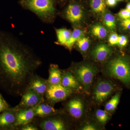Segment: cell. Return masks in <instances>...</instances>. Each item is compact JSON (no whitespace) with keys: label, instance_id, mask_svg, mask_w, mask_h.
Listing matches in <instances>:
<instances>
[{"label":"cell","instance_id":"30","mask_svg":"<svg viewBox=\"0 0 130 130\" xmlns=\"http://www.w3.org/2000/svg\"><path fill=\"white\" fill-rule=\"evenodd\" d=\"M118 15L120 19L124 20L130 18V12L125 9H123L119 12Z\"/></svg>","mask_w":130,"mask_h":130},{"label":"cell","instance_id":"6","mask_svg":"<svg viewBox=\"0 0 130 130\" xmlns=\"http://www.w3.org/2000/svg\"><path fill=\"white\" fill-rule=\"evenodd\" d=\"M75 93L73 91L66 88L61 84H50L48 83L44 100L54 106L57 103L66 101Z\"/></svg>","mask_w":130,"mask_h":130},{"label":"cell","instance_id":"31","mask_svg":"<svg viewBox=\"0 0 130 130\" xmlns=\"http://www.w3.org/2000/svg\"><path fill=\"white\" fill-rule=\"evenodd\" d=\"M128 43V39L125 36H119L118 45L121 47L125 46Z\"/></svg>","mask_w":130,"mask_h":130},{"label":"cell","instance_id":"3","mask_svg":"<svg viewBox=\"0 0 130 130\" xmlns=\"http://www.w3.org/2000/svg\"><path fill=\"white\" fill-rule=\"evenodd\" d=\"M106 74L118 79L128 88H130V58L120 56L113 58L108 63Z\"/></svg>","mask_w":130,"mask_h":130},{"label":"cell","instance_id":"26","mask_svg":"<svg viewBox=\"0 0 130 130\" xmlns=\"http://www.w3.org/2000/svg\"><path fill=\"white\" fill-rule=\"evenodd\" d=\"M39 130V129H38V128L32 122L19 126L17 129V130Z\"/></svg>","mask_w":130,"mask_h":130},{"label":"cell","instance_id":"27","mask_svg":"<svg viewBox=\"0 0 130 130\" xmlns=\"http://www.w3.org/2000/svg\"><path fill=\"white\" fill-rule=\"evenodd\" d=\"M10 107L9 105L0 93V113Z\"/></svg>","mask_w":130,"mask_h":130},{"label":"cell","instance_id":"18","mask_svg":"<svg viewBox=\"0 0 130 130\" xmlns=\"http://www.w3.org/2000/svg\"><path fill=\"white\" fill-rule=\"evenodd\" d=\"M57 36V43L58 44L65 47L70 40L72 35V31L66 28L55 29Z\"/></svg>","mask_w":130,"mask_h":130},{"label":"cell","instance_id":"4","mask_svg":"<svg viewBox=\"0 0 130 130\" xmlns=\"http://www.w3.org/2000/svg\"><path fill=\"white\" fill-rule=\"evenodd\" d=\"M72 119L62 110L55 114L43 117H35L32 123L39 130H67L72 128L70 119Z\"/></svg>","mask_w":130,"mask_h":130},{"label":"cell","instance_id":"9","mask_svg":"<svg viewBox=\"0 0 130 130\" xmlns=\"http://www.w3.org/2000/svg\"><path fill=\"white\" fill-rule=\"evenodd\" d=\"M21 97L20 102L15 107L17 110L33 108L45 100L43 96L29 89L26 91Z\"/></svg>","mask_w":130,"mask_h":130},{"label":"cell","instance_id":"33","mask_svg":"<svg viewBox=\"0 0 130 130\" xmlns=\"http://www.w3.org/2000/svg\"><path fill=\"white\" fill-rule=\"evenodd\" d=\"M106 3L108 6L110 7H114L116 5V0H106Z\"/></svg>","mask_w":130,"mask_h":130},{"label":"cell","instance_id":"34","mask_svg":"<svg viewBox=\"0 0 130 130\" xmlns=\"http://www.w3.org/2000/svg\"><path fill=\"white\" fill-rule=\"evenodd\" d=\"M126 9L129 12H130V3H128L126 5Z\"/></svg>","mask_w":130,"mask_h":130},{"label":"cell","instance_id":"11","mask_svg":"<svg viewBox=\"0 0 130 130\" xmlns=\"http://www.w3.org/2000/svg\"><path fill=\"white\" fill-rule=\"evenodd\" d=\"M83 16V10L81 6L74 2L70 3L64 12L65 18L73 24L78 23L80 22Z\"/></svg>","mask_w":130,"mask_h":130},{"label":"cell","instance_id":"13","mask_svg":"<svg viewBox=\"0 0 130 130\" xmlns=\"http://www.w3.org/2000/svg\"><path fill=\"white\" fill-rule=\"evenodd\" d=\"M36 115L33 108L17 110L15 124L16 130L19 126L32 123Z\"/></svg>","mask_w":130,"mask_h":130},{"label":"cell","instance_id":"15","mask_svg":"<svg viewBox=\"0 0 130 130\" xmlns=\"http://www.w3.org/2000/svg\"><path fill=\"white\" fill-rule=\"evenodd\" d=\"M36 117L43 118L60 112L62 110L56 109L53 105L47 102L45 100L33 108Z\"/></svg>","mask_w":130,"mask_h":130},{"label":"cell","instance_id":"29","mask_svg":"<svg viewBox=\"0 0 130 130\" xmlns=\"http://www.w3.org/2000/svg\"><path fill=\"white\" fill-rule=\"evenodd\" d=\"M83 130H98V128L95 124L93 123H86L81 128Z\"/></svg>","mask_w":130,"mask_h":130},{"label":"cell","instance_id":"17","mask_svg":"<svg viewBox=\"0 0 130 130\" xmlns=\"http://www.w3.org/2000/svg\"><path fill=\"white\" fill-rule=\"evenodd\" d=\"M49 76L47 79L48 83L50 84H61L63 71L60 69L58 65L51 64L48 69Z\"/></svg>","mask_w":130,"mask_h":130},{"label":"cell","instance_id":"12","mask_svg":"<svg viewBox=\"0 0 130 130\" xmlns=\"http://www.w3.org/2000/svg\"><path fill=\"white\" fill-rule=\"evenodd\" d=\"M61 84L67 88L78 92L83 87L74 74L69 70L63 71Z\"/></svg>","mask_w":130,"mask_h":130},{"label":"cell","instance_id":"10","mask_svg":"<svg viewBox=\"0 0 130 130\" xmlns=\"http://www.w3.org/2000/svg\"><path fill=\"white\" fill-rule=\"evenodd\" d=\"M17 112L14 107L0 113V130H16L15 124Z\"/></svg>","mask_w":130,"mask_h":130},{"label":"cell","instance_id":"2","mask_svg":"<svg viewBox=\"0 0 130 130\" xmlns=\"http://www.w3.org/2000/svg\"><path fill=\"white\" fill-rule=\"evenodd\" d=\"M24 9L35 13L43 22L53 23L56 13V0H20Z\"/></svg>","mask_w":130,"mask_h":130},{"label":"cell","instance_id":"36","mask_svg":"<svg viewBox=\"0 0 130 130\" xmlns=\"http://www.w3.org/2000/svg\"><path fill=\"white\" fill-rule=\"evenodd\" d=\"M62 1H65V0H61Z\"/></svg>","mask_w":130,"mask_h":130},{"label":"cell","instance_id":"16","mask_svg":"<svg viewBox=\"0 0 130 130\" xmlns=\"http://www.w3.org/2000/svg\"><path fill=\"white\" fill-rule=\"evenodd\" d=\"M111 49L108 45L101 43L98 44L91 52V55L95 60L102 62L106 60L112 54Z\"/></svg>","mask_w":130,"mask_h":130},{"label":"cell","instance_id":"1","mask_svg":"<svg viewBox=\"0 0 130 130\" xmlns=\"http://www.w3.org/2000/svg\"><path fill=\"white\" fill-rule=\"evenodd\" d=\"M42 63L30 47L15 37L0 31V89L21 96Z\"/></svg>","mask_w":130,"mask_h":130},{"label":"cell","instance_id":"23","mask_svg":"<svg viewBox=\"0 0 130 130\" xmlns=\"http://www.w3.org/2000/svg\"><path fill=\"white\" fill-rule=\"evenodd\" d=\"M95 116L98 123L101 125H104L109 119L108 113L103 109H97L95 112Z\"/></svg>","mask_w":130,"mask_h":130},{"label":"cell","instance_id":"7","mask_svg":"<svg viewBox=\"0 0 130 130\" xmlns=\"http://www.w3.org/2000/svg\"><path fill=\"white\" fill-rule=\"evenodd\" d=\"M116 85L110 80L102 79L96 83L93 90V97L96 103L102 104L116 90Z\"/></svg>","mask_w":130,"mask_h":130},{"label":"cell","instance_id":"22","mask_svg":"<svg viewBox=\"0 0 130 130\" xmlns=\"http://www.w3.org/2000/svg\"><path fill=\"white\" fill-rule=\"evenodd\" d=\"M91 7L95 12L103 13L106 11V5L104 0H91Z\"/></svg>","mask_w":130,"mask_h":130},{"label":"cell","instance_id":"8","mask_svg":"<svg viewBox=\"0 0 130 130\" xmlns=\"http://www.w3.org/2000/svg\"><path fill=\"white\" fill-rule=\"evenodd\" d=\"M73 95L67 99L68 100L65 104L64 111L72 119H79L84 115L85 104L81 97Z\"/></svg>","mask_w":130,"mask_h":130},{"label":"cell","instance_id":"14","mask_svg":"<svg viewBox=\"0 0 130 130\" xmlns=\"http://www.w3.org/2000/svg\"><path fill=\"white\" fill-rule=\"evenodd\" d=\"M48 86L47 79L36 74L28 85V89L31 90L44 97Z\"/></svg>","mask_w":130,"mask_h":130},{"label":"cell","instance_id":"5","mask_svg":"<svg viewBox=\"0 0 130 130\" xmlns=\"http://www.w3.org/2000/svg\"><path fill=\"white\" fill-rule=\"evenodd\" d=\"M69 70L73 73L83 88L86 90L90 88L98 72L97 68L87 63L73 65Z\"/></svg>","mask_w":130,"mask_h":130},{"label":"cell","instance_id":"32","mask_svg":"<svg viewBox=\"0 0 130 130\" xmlns=\"http://www.w3.org/2000/svg\"><path fill=\"white\" fill-rule=\"evenodd\" d=\"M121 25L125 29L130 30V18L122 20Z\"/></svg>","mask_w":130,"mask_h":130},{"label":"cell","instance_id":"28","mask_svg":"<svg viewBox=\"0 0 130 130\" xmlns=\"http://www.w3.org/2000/svg\"><path fill=\"white\" fill-rule=\"evenodd\" d=\"M119 36L117 33H112L108 38V42L109 44L112 46H115L118 44Z\"/></svg>","mask_w":130,"mask_h":130},{"label":"cell","instance_id":"20","mask_svg":"<svg viewBox=\"0 0 130 130\" xmlns=\"http://www.w3.org/2000/svg\"><path fill=\"white\" fill-rule=\"evenodd\" d=\"M83 32L80 29L75 28L72 31V35L70 40L67 42L65 47L71 51L74 44L80 38L83 37Z\"/></svg>","mask_w":130,"mask_h":130},{"label":"cell","instance_id":"21","mask_svg":"<svg viewBox=\"0 0 130 130\" xmlns=\"http://www.w3.org/2000/svg\"><path fill=\"white\" fill-rule=\"evenodd\" d=\"M91 31L92 34L94 36L100 39L105 38L107 35L108 31L106 29L100 24L93 25Z\"/></svg>","mask_w":130,"mask_h":130},{"label":"cell","instance_id":"35","mask_svg":"<svg viewBox=\"0 0 130 130\" xmlns=\"http://www.w3.org/2000/svg\"><path fill=\"white\" fill-rule=\"evenodd\" d=\"M117 1H122V0H116Z\"/></svg>","mask_w":130,"mask_h":130},{"label":"cell","instance_id":"25","mask_svg":"<svg viewBox=\"0 0 130 130\" xmlns=\"http://www.w3.org/2000/svg\"><path fill=\"white\" fill-rule=\"evenodd\" d=\"M76 43L78 49L84 53L86 52L88 49L90 42L88 38L83 37L78 40Z\"/></svg>","mask_w":130,"mask_h":130},{"label":"cell","instance_id":"19","mask_svg":"<svg viewBox=\"0 0 130 130\" xmlns=\"http://www.w3.org/2000/svg\"><path fill=\"white\" fill-rule=\"evenodd\" d=\"M121 94V91H118L111 98L105 105V111L108 113H112L115 111L119 103Z\"/></svg>","mask_w":130,"mask_h":130},{"label":"cell","instance_id":"24","mask_svg":"<svg viewBox=\"0 0 130 130\" xmlns=\"http://www.w3.org/2000/svg\"><path fill=\"white\" fill-rule=\"evenodd\" d=\"M104 22L105 25L109 29L113 30L116 28V20L115 16L110 13H106L104 16Z\"/></svg>","mask_w":130,"mask_h":130}]
</instances>
